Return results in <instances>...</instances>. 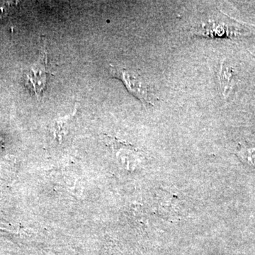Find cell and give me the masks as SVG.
I'll return each mask as SVG.
<instances>
[{"instance_id":"6da1fadb","label":"cell","mask_w":255,"mask_h":255,"mask_svg":"<svg viewBox=\"0 0 255 255\" xmlns=\"http://www.w3.org/2000/svg\"><path fill=\"white\" fill-rule=\"evenodd\" d=\"M110 73L114 78L123 82L129 92L145 105H153L150 87L140 75L135 72L120 67L110 66Z\"/></svg>"},{"instance_id":"3957f363","label":"cell","mask_w":255,"mask_h":255,"mask_svg":"<svg viewBox=\"0 0 255 255\" xmlns=\"http://www.w3.org/2000/svg\"><path fill=\"white\" fill-rule=\"evenodd\" d=\"M238 155L242 161L251 165L255 164V148L241 147L238 150Z\"/></svg>"},{"instance_id":"7a4b0ae2","label":"cell","mask_w":255,"mask_h":255,"mask_svg":"<svg viewBox=\"0 0 255 255\" xmlns=\"http://www.w3.org/2000/svg\"><path fill=\"white\" fill-rule=\"evenodd\" d=\"M219 81L221 92L225 98H227L232 90L234 82V70L226 62H223L219 72Z\"/></svg>"}]
</instances>
